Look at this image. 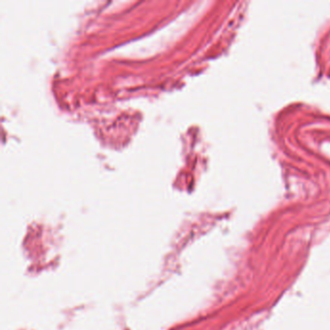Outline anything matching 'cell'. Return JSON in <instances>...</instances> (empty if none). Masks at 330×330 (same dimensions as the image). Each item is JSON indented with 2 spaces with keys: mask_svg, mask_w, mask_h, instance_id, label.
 I'll return each instance as SVG.
<instances>
[]
</instances>
